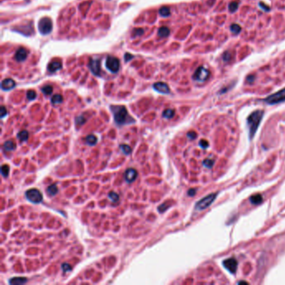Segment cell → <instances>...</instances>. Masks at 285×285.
Segmentation results:
<instances>
[{"mask_svg": "<svg viewBox=\"0 0 285 285\" xmlns=\"http://www.w3.org/2000/svg\"><path fill=\"white\" fill-rule=\"evenodd\" d=\"M111 109L113 115H114L115 122L117 125L122 126V125H126V124H130V123L135 122V120L129 115L128 111H127V110H126L125 106H111Z\"/></svg>", "mask_w": 285, "mask_h": 285, "instance_id": "cell-1", "label": "cell"}, {"mask_svg": "<svg viewBox=\"0 0 285 285\" xmlns=\"http://www.w3.org/2000/svg\"><path fill=\"white\" fill-rule=\"evenodd\" d=\"M263 115V112L262 111H256L252 113L247 118V126H248L250 138H252L253 136L255 135L257 129L262 120Z\"/></svg>", "mask_w": 285, "mask_h": 285, "instance_id": "cell-2", "label": "cell"}, {"mask_svg": "<svg viewBox=\"0 0 285 285\" xmlns=\"http://www.w3.org/2000/svg\"><path fill=\"white\" fill-rule=\"evenodd\" d=\"M285 100V89H283L281 90L278 91L277 93H274L273 95H271L270 96L267 97L265 99V102L270 105H274L281 103Z\"/></svg>", "mask_w": 285, "mask_h": 285, "instance_id": "cell-3", "label": "cell"}, {"mask_svg": "<svg viewBox=\"0 0 285 285\" xmlns=\"http://www.w3.org/2000/svg\"><path fill=\"white\" fill-rule=\"evenodd\" d=\"M216 197H217L216 193H212V194L205 197L204 198L200 200L196 205V209H197L199 211H202V210H204L206 208H207L214 202Z\"/></svg>", "mask_w": 285, "mask_h": 285, "instance_id": "cell-4", "label": "cell"}, {"mask_svg": "<svg viewBox=\"0 0 285 285\" xmlns=\"http://www.w3.org/2000/svg\"><path fill=\"white\" fill-rule=\"evenodd\" d=\"M27 199L33 203H40L43 200V195L38 189H29L25 192Z\"/></svg>", "mask_w": 285, "mask_h": 285, "instance_id": "cell-5", "label": "cell"}, {"mask_svg": "<svg viewBox=\"0 0 285 285\" xmlns=\"http://www.w3.org/2000/svg\"><path fill=\"white\" fill-rule=\"evenodd\" d=\"M53 24L49 18H43L39 22V30L42 34H48L52 31Z\"/></svg>", "mask_w": 285, "mask_h": 285, "instance_id": "cell-6", "label": "cell"}, {"mask_svg": "<svg viewBox=\"0 0 285 285\" xmlns=\"http://www.w3.org/2000/svg\"><path fill=\"white\" fill-rule=\"evenodd\" d=\"M106 68L112 73H116L118 72L120 69V61L117 58L113 57V56H109L106 59Z\"/></svg>", "mask_w": 285, "mask_h": 285, "instance_id": "cell-7", "label": "cell"}, {"mask_svg": "<svg viewBox=\"0 0 285 285\" xmlns=\"http://www.w3.org/2000/svg\"><path fill=\"white\" fill-rule=\"evenodd\" d=\"M208 75H209V71L206 69L205 67L200 66L195 71L193 78H194V80L202 82V81H204V80H206Z\"/></svg>", "mask_w": 285, "mask_h": 285, "instance_id": "cell-8", "label": "cell"}, {"mask_svg": "<svg viewBox=\"0 0 285 285\" xmlns=\"http://www.w3.org/2000/svg\"><path fill=\"white\" fill-rule=\"evenodd\" d=\"M223 264H224V267H225L226 268H227L229 272L234 273V272L237 271L238 263H237V261H236L234 259H227V260L224 261Z\"/></svg>", "mask_w": 285, "mask_h": 285, "instance_id": "cell-9", "label": "cell"}, {"mask_svg": "<svg viewBox=\"0 0 285 285\" xmlns=\"http://www.w3.org/2000/svg\"><path fill=\"white\" fill-rule=\"evenodd\" d=\"M138 173L134 168H128L125 172V179L127 182L131 183L136 179Z\"/></svg>", "mask_w": 285, "mask_h": 285, "instance_id": "cell-10", "label": "cell"}, {"mask_svg": "<svg viewBox=\"0 0 285 285\" xmlns=\"http://www.w3.org/2000/svg\"><path fill=\"white\" fill-rule=\"evenodd\" d=\"M89 66L90 70L92 71V73L95 75H100L101 70H100V65H99V60H91Z\"/></svg>", "mask_w": 285, "mask_h": 285, "instance_id": "cell-11", "label": "cell"}, {"mask_svg": "<svg viewBox=\"0 0 285 285\" xmlns=\"http://www.w3.org/2000/svg\"><path fill=\"white\" fill-rule=\"evenodd\" d=\"M153 88L156 91H158V92L161 94H168L170 92V89H169L168 86L165 83H162V82H158V83L154 84Z\"/></svg>", "mask_w": 285, "mask_h": 285, "instance_id": "cell-12", "label": "cell"}, {"mask_svg": "<svg viewBox=\"0 0 285 285\" xmlns=\"http://www.w3.org/2000/svg\"><path fill=\"white\" fill-rule=\"evenodd\" d=\"M15 81L12 79H5L2 81L1 87L3 90H12L13 87L15 86Z\"/></svg>", "mask_w": 285, "mask_h": 285, "instance_id": "cell-13", "label": "cell"}, {"mask_svg": "<svg viewBox=\"0 0 285 285\" xmlns=\"http://www.w3.org/2000/svg\"><path fill=\"white\" fill-rule=\"evenodd\" d=\"M24 29V31L23 32V33H24V35H30L31 33H33V27H32V24L29 23V24H25V25H21L19 29H14V30L21 33Z\"/></svg>", "mask_w": 285, "mask_h": 285, "instance_id": "cell-14", "label": "cell"}, {"mask_svg": "<svg viewBox=\"0 0 285 285\" xmlns=\"http://www.w3.org/2000/svg\"><path fill=\"white\" fill-rule=\"evenodd\" d=\"M27 50L24 48H20L15 54V60L18 61H24L27 58Z\"/></svg>", "mask_w": 285, "mask_h": 285, "instance_id": "cell-15", "label": "cell"}, {"mask_svg": "<svg viewBox=\"0 0 285 285\" xmlns=\"http://www.w3.org/2000/svg\"><path fill=\"white\" fill-rule=\"evenodd\" d=\"M61 68H62V63L60 61H52L51 63H49L48 70L49 72H56Z\"/></svg>", "mask_w": 285, "mask_h": 285, "instance_id": "cell-16", "label": "cell"}, {"mask_svg": "<svg viewBox=\"0 0 285 285\" xmlns=\"http://www.w3.org/2000/svg\"><path fill=\"white\" fill-rule=\"evenodd\" d=\"M28 282V279L26 278H22V277H15L9 279L8 283L10 284L17 285V284H24Z\"/></svg>", "mask_w": 285, "mask_h": 285, "instance_id": "cell-17", "label": "cell"}, {"mask_svg": "<svg viewBox=\"0 0 285 285\" xmlns=\"http://www.w3.org/2000/svg\"><path fill=\"white\" fill-rule=\"evenodd\" d=\"M15 148H16V145H15V143L13 141H12V140H8V141H6L4 143V145H3V149L6 152L13 151V150H15Z\"/></svg>", "mask_w": 285, "mask_h": 285, "instance_id": "cell-18", "label": "cell"}, {"mask_svg": "<svg viewBox=\"0 0 285 285\" xmlns=\"http://www.w3.org/2000/svg\"><path fill=\"white\" fill-rule=\"evenodd\" d=\"M169 33H170V30L167 27H161L158 30V35L161 38L167 37L169 35Z\"/></svg>", "mask_w": 285, "mask_h": 285, "instance_id": "cell-19", "label": "cell"}, {"mask_svg": "<svg viewBox=\"0 0 285 285\" xmlns=\"http://www.w3.org/2000/svg\"><path fill=\"white\" fill-rule=\"evenodd\" d=\"M58 187H57V186L55 185V184H53V185H50V186H48V188H47V192H48V194L49 195H50V196H54V195H56L57 193H58Z\"/></svg>", "mask_w": 285, "mask_h": 285, "instance_id": "cell-20", "label": "cell"}, {"mask_svg": "<svg viewBox=\"0 0 285 285\" xmlns=\"http://www.w3.org/2000/svg\"><path fill=\"white\" fill-rule=\"evenodd\" d=\"M86 142L90 146H94L97 143V137L94 135H89L86 137Z\"/></svg>", "mask_w": 285, "mask_h": 285, "instance_id": "cell-21", "label": "cell"}, {"mask_svg": "<svg viewBox=\"0 0 285 285\" xmlns=\"http://www.w3.org/2000/svg\"><path fill=\"white\" fill-rule=\"evenodd\" d=\"M17 136L21 141H26L28 139V132L27 131H22L18 133Z\"/></svg>", "mask_w": 285, "mask_h": 285, "instance_id": "cell-22", "label": "cell"}, {"mask_svg": "<svg viewBox=\"0 0 285 285\" xmlns=\"http://www.w3.org/2000/svg\"><path fill=\"white\" fill-rule=\"evenodd\" d=\"M250 201H251V202H252V204H256L257 205V204H259L263 201V197H262L261 195L257 194V195L252 196V197L250 198Z\"/></svg>", "mask_w": 285, "mask_h": 285, "instance_id": "cell-23", "label": "cell"}, {"mask_svg": "<svg viewBox=\"0 0 285 285\" xmlns=\"http://www.w3.org/2000/svg\"><path fill=\"white\" fill-rule=\"evenodd\" d=\"M62 101H63V97H62V95H59V94L54 95L53 97L51 98V102H52L53 104H54V105L60 104Z\"/></svg>", "mask_w": 285, "mask_h": 285, "instance_id": "cell-24", "label": "cell"}, {"mask_svg": "<svg viewBox=\"0 0 285 285\" xmlns=\"http://www.w3.org/2000/svg\"><path fill=\"white\" fill-rule=\"evenodd\" d=\"M174 115H175V111H173V110H171V109H167V110H166L164 112H163V117H165V118H167V119H171V118H172L173 116H174Z\"/></svg>", "mask_w": 285, "mask_h": 285, "instance_id": "cell-25", "label": "cell"}, {"mask_svg": "<svg viewBox=\"0 0 285 285\" xmlns=\"http://www.w3.org/2000/svg\"><path fill=\"white\" fill-rule=\"evenodd\" d=\"M120 149L123 152V153L126 154V155H129V154L131 153V147L130 146H128V145H126V144L120 145Z\"/></svg>", "mask_w": 285, "mask_h": 285, "instance_id": "cell-26", "label": "cell"}, {"mask_svg": "<svg viewBox=\"0 0 285 285\" xmlns=\"http://www.w3.org/2000/svg\"><path fill=\"white\" fill-rule=\"evenodd\" d=\"M9 166L8 165H3L2 167H1V172H2V175L4 177H8V174H9Z\"/></svg>", "mask_w": 285, "mask_h": 285, "instance_id": "cell-27", "label": "cell"}, {"mask_svg": "<svg viewBox=\"0 0 285 285\" xmlns=\"http://www.w3.org/2000/svg\"><path fill=\"white\" fill-rule=\"evenodd\" d=\"M170 12H171V11H170V8H167V7H163V8H161L159 11L160 14H161V16H163V17L168 16V15L170 14Z\"/></svg>", "mask_w": 285, "mask_h": 285, "instance_id": "cell-28", "label": "cell"}, {"mask_svg": "<svg viewBox=\"0 0 285 285\" xmlns=\"http://www.w3.org/2000/svg\"><path fill=\"white\" fill-rule=\"evenodd\" d=\"M108 197L113 202H116L119 201V195L117 193H115V192H110Z\"/></svg>", "mask_w": 285, "mask_h": 285, "instance_id": "cell-29", "label": "cell"}, {"mask_svg": "<svg viewBox=\"0 0 285 285\" xmlns=\"http://www.w3.org/2000/svg\"><path fill=\"white\" fill-rule=\"evenodd\" d=\"M42 91H43V93L44 94V95H50V94L52 93L53 88H52L51 86H44L42 88Z\"/></svg>", "mask_w": 285, "mask_h": 285, "instance_id": "cell-30", "label": "cell"}, {"mask_svg": "<svg viewBox=\"0 0 285 285\" xmlns=\"http://www.w3.org/2000/svg\"><path fill=\"white\" fill-rule=\"evenodd\" d=\"M37 95H36V92L33 91V90H28L27 92V98L29 99V100H33L36 98Z\"/></svg>", "mask_w": 285, "mask_h": 285, "instance_id": "cell-31", "label": "cell"}, {"mask_svg": "<svg viewBox=\"0 0 285 285\" xmlns=\"http://www.w3.org/2000/svg\"><path fill=\"white\" fill-rule=\"evenodd\" d=\"M238 3L237 2H232L229 4V10L231 12H235L238 9Z\"/></svg>", "mask_w": 285, "mask_h": 285, "instance_id": "cell-32", "label": "cell"}, {"mask_svg": "<svg viewBox=\"0 0 285 285\" xmlns=\"http://www.w3.org/2000/svg\"><path fill=\"white\" fill-rule=\"evenodd\" d=\"M231 30L233 33H238L241 31V27L238 25V24H232L231 26Z\"/></svg>", "mask_w": 285, "mask_h": 285, "instance_id": "cell-33", "label": "cell"}, {"mask_svg": "<svg viewBox=\"0 0 285 285\" xmlns=\"http://www.w3.org/2000/svg\"><path fill=\"white\" fill-rule=\"evenodd\" d=\"M62 269H63V271L65 272H70L72 270V268H71V266L70 265V264H68V263H63L62 264Z\"/></svg>", "mask_w": 285, "mask_h": 285, "instance_id": "cell-34", "label": "cell"}, {"mask_svg": "<svg viewBox=\"0 0 285 285\" xmlns=\"http://www.w3.org/2000/svg\"><path fill=\"white\" fill-rule=\"evenodd\" d=\"M85 122H86V119H85L84 117H82V116H80V117H78V118L76 119V123H77L78 125H83Z\"/></svg>", "mask_w": 285, "mask_h": 285, "instance_id": "cell-35", "label": "cell"}, {"mask_svg": "<svg viewBox=\"0 0 285 285\" xmlns=\"http://www.w3.org/2000/svg\"><path fill=\"white\" fill-rule=\"evenodd\" d=\"M7 114H8V112H7L6 108L4 106H2L1 107V118H3Z\"/></svg>", "mask_w": 285, "mask_h": 285, "instance_id": "cell-36", "label": "cell"}, {"mask_svg": "<svg viewBox=\"0 0 285 285\" xmlns=\"http://www.w3.org/2000/svg\"><path fill=\"white\" fill-rule=\"evenodd\" d=\"M132 58H133V55H131V54H128V53H126V54H125V57H124L125 61H129L130 60H131Z\"/></svg>", "mask_w": 285, "mask_h": 285, "instance_id": "cell-37", "label": "cell"}, {"mask_svg": "<svg viewBox=\"0 0 285 285\" xmlns=\"http://www.w3.org/2000/svg\"><path fill=\"white\" fill-rule=\"evenodd\" d=\"M143 32H144V30H143V29H136V30L133 32V33H136V35H140V33H142Z\"/></svg>", "mask_w": 285, "mask_h": 285, "instance_id": "cell-38", "label": "cell"}, {"mask_svg": "<svg viewBox=\"0 0 285 285\" xmlns=\"http://www.w3.org/2000/svg\"><path fill=\"white\" fill-rule=\"evenodd\" d=\"M229 54H228V53L227 52V53H225V54L223 55V59H224V60H229Z\"/></svg>", "mask_w": 285, "mask_h": 285, "instance_id": "cell-39", "label": "cell"}, {"mask_svg": "<svg viewBox=\"0 0 285 285\" xmlns=\"http://www.w3.org/2000/svg\"><path fill=\"white\" fill-rule=\"evenodd\" d=\"M188 194H189L190 196H193V195L195 194V190H194V189H192V190H190V191H189V192H188Z\"/></svg>", "mask_w": 285, "mask_h": 285, "instance_id": "cell-40", "label": "cell"}]
</instances>
